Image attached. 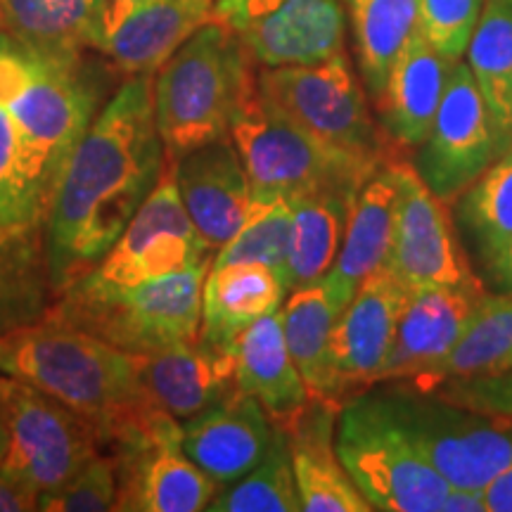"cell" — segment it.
Wrapping results in <instances>:
<instances>
[{"label": "cell", "instance_id": "cell-1", "mask_svg": "<svg viewBox=\"0 0 512 512\" xmlns=\"http://www.w3.org/2000/svg\"><path fill=\"white\" fill-rule=\"evenodd\" d=\"M152 83V74L121 83L57 183L46 216L57 294L100 264L164 174Z\"/></svg>", "mask_w": 512, "mask_h": 512}, {"label": "cell", "instance_id": "cell-2", "mask_svg": "<svg viewBox=\"0 0 512 512\" xmlns=\"http://www.w3.org/2000/svg\"><path fill=\"white\" fill-rule=\"evenodd\" d=\"M0 375L38 387L91 420L107 453L152 437L171 418L147 399L138 354L53 316L0 337Z\"/></svg>", "mask_w": 512, "mask_h": 512}, {"label": "cell", "instance_id": "cell-3", "mask_svg": "<svg viewBox=\"0 0 512 512\" xmlns=\"http://www.w3.org/2000/svg\"><path fill=\"white\" fill-rule=\"evenodd\" d=\"M100 88L83 55L38 50L0 29V105L17 128L31 204L46 221L57 183L98 110Z\"/></svg>", "mask_w": 512, "mask_h": 512}, {"label": "cell", "instance_id": "cell-4", "mask_svg": "<svg viewBox=\"0 0 512 512\" xmlns=\"http://www.w3.org/2000/svg\"><path fill=\"white\" fill-rule=\"evenodd\" d=\"M256 62L221 22L202 24L159 67L152 83L155 121L169 162L230 136V124L256 91Z\"/></svg>", "mask_w": 512, "mask_h": 512}, {"label": "cell", "instance_id": "cell-5", "mask_svg": "<svg viewBox=\"0 0 512 512\" xmlns=\"http://www.w3.org/2000/svg\"><path fill=\"white\" fill-rule=\"evenodd\" d=\"M256 86L275 112L337 155L373 169L401 159L373 117L347 50L318 64L259 67Z\"/></svg>", "mask_w": 512, "mask_h": 512}, {"label": "cell", "instance_id": "cell-6", "mask_svg": "<svg viewBox=\"0 0 512 512\" xmlns=\"http://www.w3.org/2000/svg\"><path fill=\"white\" fill-rule=\"evenodd\" d=\"M211 261L133 287L100 290L81 280L60 294L50 316L131 354L200 337L202 287Z\"/></svg>", "mask_w": 512, "mask_h": 512}, {"label": "cell", "instance_id": "cell-7", "mask_svg": "<svg viewBox=\"0 0 512 512\" xmlns=\"http://www.w3.org/2000/svg\"><path fill=\"white\" fill-rule=\"evenodd\" d=\"M335 451L373 510L439 512L451 489L403 430L380 389H366L342 403Z\"/></svg>", "mask_w": 512, "mask_h": 512}, {"label": "cell", "instance_id": "cell-8", "mask_svg": "<svg viewBox=\"0 0 512 512\" xmlns=\"http://www.w3.org/2000/svg\"><path fill=\"white\" fill-rule=\"evenodd\" d=\"M252 197H297L316 190H361L373 166L342 157L299 131L261 98L259 86L230 124Z\"/></svg>", "mask_w": 512, "mask_h": 512}, {"label": "cell", "instance_id": "cell-9", "mask_svg": "<svg viewBox=\"0 0 512 512\" xmlns=\"http://www.w3.org/2000/svg\"><path fill=\"white\" fill-rule=\"evenodd\" d=\"M380 389L401 427L451 486L486 491L512 465V420L399 382Z\"/></svg>", "mask_w": 512, "mask_h": 512}, {"label": "cell", "instance_id": "cell-10", "mask_svg": "<svg viewBox=\"0 0 512 512\" xmlns=\"http://www.w3.org/2000/svg\"><path fill=\"white\" fill-rule=\"evenodd\" d=\"M5 413L3 467L38 496L62 486L102 451L91 420L38 387L0 375Z\"/></svg>", "mask_w": 512, "mask_h": 512}, {"label": "cell", "instance_id": "cell-11", "mask_svg": "<svg viewBox=\"0 0 512 512\" xmlns=\"http://www.w3.org/2000/svg\"><path fill=\"white\" fill-rule=\"evenodd\" d=\"M214 252L204 245L178 192L174 164L166 159L157 188L143 202L102 261L81 278V283L117 290L183 271L211 261Z\"/></svg>", "mask_w": 512, "mask_h": 512}, {"label": "cell", "instance_id": "cell-12", "mask_svg": "<svg viewBox=\"0 0 512 512\" xmlns=\"http://www.w3.org/2000/svg\"><path fill=\"white\" fill-rule=\"evenodd\" d=\"M211 19L233 31L259 67L318 64L347 50L342 0H216Z\"/></svg>", "mask_w": 512, "mask_h": 512}, {"label": "cell", "instance_id": "cell-13", "mask_svg": "<svg viewBox=\"0 0 512 512\" xmlns=\"http://www.w3.org/2000/svg\"><path fill=\"white\" fill-rule=\"evenodd\" d=\"M505 150L467 62L453 64L430 133L418 145L413 169L439 200L458 197Z\"/></svg>", "mask_w": 512, "mask_h": 512}, {"label": "cell", "instance_id": "cell-14", "mask_svg": "<svg viewBox=\"0 0 512 512\" xmlns=\"http://www.w3.org/2000/svg\"><path fill=\"white\" fill-rule=\"evenodd\" d=\"M396 171L399 207L384 268L413 292L475 280L448 211L451 204L427 188L413 164L396 159Z\"/></svg>", "mask_w": 512, "mask_h": 512}, {"label": "cell", "instance_id": "cell-15", "mask_svg": "<svg viewBox=\"0 0 512 512\" xmlns=\"http://www.w3.org/2000/svg\"><path fill=\"white\" fill-rule=\"evenodd\" d=\"M411 292L382 266L363 280L337 316L330 351L339 406L377 384Z\"/></svg>", "mask_w": 512, "mask_h": 512}, {"label": "cell", "instance_id": "cell-16", "mask_svg": "<svg viewBox=\"0 0 512 512\" xmlns=\"http://www.w3.org/2000/svg\"><path fill=\"white\" fill-rule=\"evenodd\" d=\"M112 456L119 472V510L200 512L221 489L185 456L176 418L166 420L152 437Z\"/></svg>", "mask_w": 512, "mask_h": 512}, {"label": "cell", "instance_id": "cell-17", "mask_svg": "<svg viewBox=\"0 0 512 512\" xmlns=\"http://www.w3.org/2000/svg\"><path fill=\"white\" fill-rule=\"evenodd\" d=\"M216 0H107L100 50L126 76L157 74L159 67L211 22Z\"/></svg>", "mask_w": 512, "mask_h": 512}, {"label": "cell", "instance_id": "cell-18", "mask_svg": "<svg viewBox=\"0 0 512 512\" xmlns=\"http://www.w3.org/2000/svg\"><path fill=\"white\" fill-rule=\"evenodd\" d=\"M486 294L479 278L465 285L411 292L377 384L411 382L439 366L463 337Z\"/></svg>", "mask_w": 512, "mask_h": 512}, {"label": "cell", "instance_id": "cell-19", "mask_svg": "<svg viewBox=\"0 0 512 512\" xmlns=\"http://www.w3.org/2000/svg\"><path fill=\"white\" fill-rule=\"evenodd\" d=\"M171 164L192 226L216 254L238 233L252 204L245 164L230 136L197 147Z\"/></svg>", "mask_w": 512, "mask_h": 512}, {"label": "cell", "instance_id": "cell-20", "mask_svg": "<svg viewBox=\"0 0 512 512\" xmlns=\"http://www.w3.org/2000/svg\"><path fill=\"white\" fill-rule=\"evenodd\" d=\"M275 422L240 389L181 422V446L192 463L226 486L261 463L275 439Z\"/></svg>", "mask_w": 512, "mask_h": 512}, {"label": "cell", "instance_id": "cell-21", "mask_svg": "<svg viewBox=\"0 0 512 512\" xmlns=\"http://www.w3.org/2000/svg\"><path fill=\"white\" fill-rule=\"evenodd\" d=\"M138 370L147 399L178 422L235 392V351L216 349L200 337L138 354Z\"/></svg>", "mask_w": 512, "mask_h": 512}, {"label": "cell", "instance_id": "cell-22", "mask_svg": "<svg viewBox=\"0 0 512 512\" xmlns=\"http://www.w3.org/2000/svg\"><path fill=\"white\" fill-rule=\"evenodd\" d=\"M396 207H399V171L396 162L375 171L351 202L342 247L325 275L332 302L344 311L370 273L384 266L392 245Z\"/></svg>", "mask_w": 512, "mask_h": 512}, {"label": "cell", "instance_id": "cell-23", "mask_svg": "<svg viewBox=\"0 0 512 512\" xmlns=\"http://www.w3.org/2000/svg\"><path fill=\"white\" fill-rule=\"evenodd\" d=\"M453 64L456 62L441 55L420 29L413 31L396 55L387 83L375 100L384 133L396 147L418 150L427 138Z\"/></svg>", "mask_w": 512, "mask_h": 512}, {"label": "cell", "instance_id": "cell-24", "mask_svg": "<svg viewBox=\"0 0 512 512\" xmlns=\"http://www.w3.org/2000/svg\"><path fill=\"white\" fill-rule=\"evenodd\" d=\"M337 408L311 399L304 413L285 427L294 482L304 512H373L339 463L335 451Z\"/></svg>", "mask_w": 512, "mask_h": 512}, {"label": "cell", "instance_id": "cell-25", "mask_svg": "<svg viewBox=\"0 0 512 512\" xmlns=\"http://www.w3.org/2000/svg\"><path fill=\"white\" fill-rule=\"evenodd\" d=\"M235 389L259 401L280 430L290 427L309 406L311 394L287 349L280 309L266 313L240 335Z\"/></svg>", "mask_w": 512, "mask_h": 512}, {"label": "cell", "instance_id": "cell-26", "mask_svg": "<svg viewBox=\"0 0 512 512\" xmlns=\"http://www.w3.org/2000/svg\"><path fill=\"white\" fill-rule=\"evenodd\" d=\"M287 290L280 275L264 264L209 266L202 287L200 339L235 351L249 325L280 309Z\"/></svg>", "mask_w": 512, "mask_h": 512}, {"label": "cell", "instance_id": "cell-27", "mask_svg": "<svg viewBox=\"0 0 512 512\" xmlns=\"http://www.w3.org/2000/svg\"><path fill=\"white\" fill-rule=\"evenodd\" d=\"M57 299L46 221L0 230V337L43 323Z\"/></svg>", "mask_w": 512, "mask_h": 512}, {"label": "cell", "instance_id": "cell-28", "mask_svg": "<svg viewBox=\"0 0 512 512\" xmlns=\"http://www.w3.org/2000/svg\"><path fill=\"white\" fill-rule=\"evenodd\" d=\"M356 192L316 190L290 197L292 228L285 268L287 292L316 283L330 273L342 247Z\"/></svg>", "mask_w": 512, "mask_h": 512}, {"label": "cell", "instance_id": "cell-29", "mask_svg": "<svg viewBox=\"0 0 512 512\" xmlns=\"http://www.w3.org/2000/svg\"><path fill=\"white\" fill-rule=\"evenodd\" d=\"M339 313L342 311L332 302L323 278L287 292L285 306L280 309L287 349L299 375L304 377L311 399L330 403L337 411L342 406L337 401L330 337Z\"/></svg>", "mask_w": 512, "mask_h": 512}, {"label": "cell", "instance_id": "cell-30", "mask_svg": "<svg viewBox=\"0 0 512 512\" xmlns=\"http://www.w3.org/2000/svg\"><path fill=\"white\" fill-rule=\"evenodd\" d=\"M105 8L107 0H0L5 31L64 57L98 46Z\"/></svg>", "mask_w": 512, "mask_h": 512}, {"label": "cell", "instance_id": "cell-31", "mask_svg": "<svg viewBox=\"0 0 512 512\" xmlns=\"http://www.w3.org/2000/svg\"><path fill=\"white\" fill-rule=\"evenodd\" d=\"M363 86L380 98L389 69L418 29V0H342Z\"/></svg>", "mask_w": 512, "mask_h": 512}, {"label": "cell", "instance_id": "cell-32", "mask_svg": "<svg viewBox=\"0 0 512 512\" xmlns=\"http://www.w3.org/2000/svg\"><path fill=\"white\" fill-rule=\"evenodd\" d=\"M467 67L503 145H512V0H484L467 46Z\"/></svg>", "mask_w": 512, "mask_h": 512}, {"label": "cell", "instance_id": "cell-33", "mask_svg": "<svg viewBox=\"0 0 512 512\" xmlns=\"http://www.w3.org/2000/svg\"><path fill=\"white\" fill-rule=\"evenodd\" d=\"M458 223L489 271L512 242V145L458 197Z\"/></svg>", "mask_w": 512, "mask_h": 512}, {"label": "cell", "instance_id": "cell-34", "mask_svg": "<svg viewBox=\"0 0 512 512\" xmlns=\"http://www.w3.org/2000/svg\"><path fill=\"white\" fill-rule=\"evenodd\" d=\"M278 427V425H275ZM209 512H297L302 510L294 482L290 444L285 430H275V439L261 463L247 475L221 486L209 503Z\"/></svg>", "mask_w": 512, "mask_h": 512}, {"label": "cell", "instance_id": "cell-35", "mask_svg": "<svg viewBox=\"0 0 512 512\" xmlns=\"http://www.w3.org/2000/svg\"><path fill=\"white\" fill-rule=\"evenodd\" d=\"M292 204L287 197H252L238 233L211 259V266L264 264L285 285L287 249H290Z\"/></svg>", "mask_w": 512, "mask_h": 512}, {"label": "cell", "instance_id": "cell-36", "mask_svg": "<svg viewBox=\"0 0 512 512\" xmlns=\"http://www.w3.org/2000/svg\"><path fill=\"white\" fill-rule=\"evenodd\" d=\"M43 512H107L119 510V472L112 453L100 451L72 479L38 496Z\"/></svg>", "mask_w": 512, "mask_h": 512}, {"label": "cell", "instance_id": "cell-37", "mask_svg": "<svg viewBox=\"0 0 512 512\" xmlns=\"http://www.w3.org/2000/svg\"><path fill=\"white\" fill-rule=\"evenodd\" d=\"M484 0H418V29L448 60L467 53Z\"/></svg>", "mask_w": 512, "mask_h": 512}, {"label": "cell", "instance_id": "cell-38", "mask_svg": "<svg viewBox=\"0 0 512 512\" xmlns=\"http://www.w3.org/2000/svg\"><path fill=\"white\" fill-rule=\"evenodd\" d=\"M41 221L31 204L17 128L0 105V230Z\"/></svg>", "mask_w": 512, "mask_h": 512}, {"label": "cell", "instance_id": "cell-39", "mask_svg": "<svg viewBox=\"0 0 512 512\" xmlns=\"http://www.w3.org/2000/svg\"><path fill=\"white\" fill-rule=\"evenodd\" d=\"M434 394L486 415L512 420V370L444 382Z\"/></svg>", "mask_w": 512, "mask_h": 512}, {"label": "cell", "instance_id": "cell-40", "mask_svg": "<svg viewBox=\"0 0 512 512\" xmlns=\"http://www.w3.org/2000/svg\"><path fill=\"white\" fill-rule=\"evenodd\" d=\"M38 510V491L0 467V512Z\"/></svg>", "mask_w": 512, "mask_h": 512}, {"label": "cell", "instance_id": "cell-41", "mask_svg": "<svg viewBox=\"0 0 512 512\" xmlns=\"http://www.w3.org/2000/svg\"><path fill=\"white\" fill-rule=\"evenodd\" d=\"M439 512H489V508H486V494L479 489L451 486Z\"/></svg>", "mask_w": 512, "mask_h": 512}, {"label": "cell", "instance_id": "cell-42", "mask_svg": "<svg viewBox=\"0 0 512 512\" xmlns=\"http://www.w3.org/2000/svg\"><path fill=\"white\" fill-rule=\"evenodd\" d=\"M484 494L489 512H512V465L486 486Z\"/></svg>", "mask_w": 512, "mask_h": 512}, {"label": "cell", "instance_id": "cell-43", "mask_svg": "<svg viewBox=\"0 0 512 512\" xmlns=\"http://www.w3.org/2000/svg\"><path fill=\"white\" fill-rule=\"evenodd\" d=\"M489 275L496 280L498 290L512 292V242L505 247L501 259H498L496 264L489 268Z\"/></svg>", "mask_w": 512, "mask_h": 512}, {"label": "cell", "instance_id": "cell-44", "mask_svg": "<svg viewBox=\"0 0 512 512\" xmlns=\"http://www.w3.org/2000/svg\"><path fill=\"white\" fill-rule=\"evenodd\" d=\"M5 413H3V392H0V463H3L5 456Z\"/></svg>", "mask_w": 512, "mask_h": 512}, {"label": "cell", "instance_id": "cell-45", "mask_svg": "<svg viewBox=\"0 0 512 512\" xmlns=\"http://www.w3.org/2000/svg\"><path fill=\"white\" fill-rule=\"evenodd\" d=\"M0 29H3V15H0Z\"/></svg>", "mask_w": 512, "mask_h": 512}, {"label": "cell", "instance_id": "cell-46", "mask_svg": "<svg viewBox=\"0 0 512 512\" xmlns=\"http://www.w3.org/2000/svg\"><path fill=\"white\" fill-rule=\"evenodd\" d=\"M128 3H138V0H128Z\"/></svg>", "mask_w": 512, "mask_h": 512}]
</instances>
